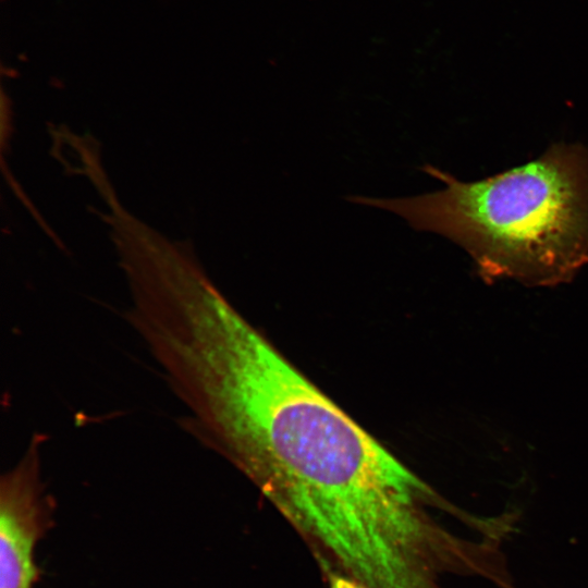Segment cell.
Here are the masks:
<instances>
[{
  "label": "cell",
  "mask_w": 588,
  "mask_h": 588,
  "mask_svg": "<svg viewBox=\"0 0 588 588\" xmlns=\"http://www.w3.org/2000/svg\"><path fill=\"white\" fill-rule=\"evenodd\" d=\"M46 436L35 432L15 466L0 479V588H36L38 542L53 526L54 500L41 479Z\"/></svg>",
  "instance_id": "obj_3"
},
{
  "label": "cell",
  "mask_w": 588,
  "mask_h": 588,
  "mask_svg": "<svg viewBox=\"0 0 588 588\" xmlns=\"http://www.w3.org/2000/svg\"><path fill=\"white\" fill-rule=\"evenodd\" d=\"M443 188L408 197L351 195L354 204L391 211L416 231L461 246L487 281L527 285L569 281L588 264V149L559 143L537 159L463 182L424 164Z\"/></svg>",
  "instance_id": "obj_2"
},
{
  "label": "cell",
  "mask_w": 588,
  "mask_h": 588,
  "mask_svg": "<svg viewBox=\"0 0 588 588\" xmlns=\"http://www.w3.org/2000/svg\"><path fill=\"white\" fill-rule=\"evenodd\" d=\"M328 576L329 588H368L351 575L329 571Z\"/></svg>",
  "instance_id": "obj_4"
},
{
  "label": "cell",
  "mask_w": 588,
  "mask_h": 588,
  "mask_svg": "<svg viewBox=\"0 0 588 588\" xmlns=\"http://www.w3.org/2000/svg\"><path fill=\"white\" fill-rule=\"evenodd\" d=\"M167 380L183 428L241 469L368 588H407L424 565L428 487L295 369L231 304L179 333Z\"/></svg>",
  "instance_id": "obj_1"
}]
</instances>
